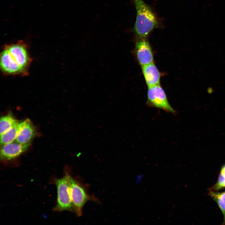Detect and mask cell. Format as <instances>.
Returning <instances> with one entry per match:
<instances>
[{"mask_svg": "<svg viewBox=\"0 0 225 225\" xmlns=\"http://www.w3.org/2000/svg\"><path fill=\"white\" fill-rule=\"evenodd\" d=\"M146 103L149 107L162 109L174 115L177 113L170 104L164 90L160 85L148 87Z\"/></svg>", "mask_w": 225, "mask_h": 225, "instance_id": "5b68a950", "label": "cell"}, {"mask_svg": "<svg viewBox=\"0 0 225 225\" xmlns=\"http://www.w3.org/2000/svg\"><path fill=\"white\" fill-rule=\"evenodd\" d=\"M19 123L17 120L12 127L3 134L0 135V143L3 145L15 141L20 130Z\"/></svg>", "mask_w": 225, "mask_h": 225, "instance_id": "30bf717a", "label": "cell"}, {"mask_svg": "<svg viewBox=\"0 0 225 225\" xmlns=\"http://www.w3.org/2000/svg\"><path fill=\"white\" fill-rule=\"evenodd\" d=\"M135 52L138 62L142 66L153 62L152 50L146 38H139L136 41Z\"/></svg>", "mask_w": 225, "mask_h": 225, "instance_id": "8992f818", "label": "cell"}, {"mask_svg": "<svg viewBox=\"0 0 225 225\" xmlns=\"http://www.w3.org/2000/svg\"><path fill=\"white\" fill-rule=\"evenodd\" d=\"M16 121L14 118L10 113L1 117L0 121V135L10 129Z\"/></svg>", "mask_w": 225, "mask_h": 225, "instance_id": "7c38bea8", "label": "cell"}, {"mask_svg": "<svg viewBox=\"0 0 225 225\" xmlns=\"http://www.w3.org/2000/svg\"><path fill=\"white\" fill-rule=\"evenodd\" d=\"M225 188V164L222 167L217 182L212 188L213 191H218Z\"/></svg>", "mask_w": 225, "mask_h": 225, "instance_id": "4fadbf2b", "label": "cell"}, {"mask_svg": "<svg viewBox=\"0 0 225 225\" xmlns=\"http://www.w3.org/2000/svg\"><path fill=\"white\" fill-rule=\"evenodd\" d=\"M70 190L71 200L75 213L78 217L82 215V209L85 203L89 201L100 203L94 195H89L87 188L80 181L70 175L69 178Z\"/></svg>", "mask_w": 225, "mask_h": 225, "instance_id": "3957f363", "label": "cell"}, {"mask_svg": "<svg viewBox=\"0 0 225 225\" xmlns=\"http://www.w3.org/2000/svg\"><path fill=\"white\" fill-rule=\"evenodd\" d=\"M137 11L133 30L139 38H146L160 24L152 9L143 0H133Z\"/></svg>", "mask_w": 225, "mask_h": 225, "instance_id": "7a4b0ae2", "label": "cell"}, {"mask_svg": "<svg viewBox=\"0 0 225 225\" xmlns=\"http://www.w3.org/2000/svg\"><path fill=\"white\" fill-rule=\"evenodd\" d=\"M142 70L148 87L160 85L161 73L153 62L142 66Z\"/></svg>", "mask_w": 225, "mask_h": 225, "instance_id": "9c48e42d", "label": "cell"}, {"mask_svg": "<svg viewBox=\"0 0 225 225\" xmlns=\"http://www.w3.org/2000/svg\"><path fill=\"white\" fill-rule=\"evenodd\" d=\"M69 172L68 171L65 172L64 177L55 181L57 188V200L54 210L58 211H68L75 213L70 196L69 178L71 175Z\"/></svg>", "mask_w": 225, "mask_h": 225, "instance_id": "277c9868", "label": "cell"}, {"mask_svg": "<svg viewBox=\"0 0 225 225\" xmlns=\"http://www.w3.org/2000/svg\"><path fill=\"white\" fill-rule=\"evenodd\" d=\"M30 142L21 144L15 140L2 145L0 150L1 159L8 161L17 158L27 149L30 146Z\"/></svg>", "mask_w": 225, "mask_h": 225, "instance_id": "52a82bcc", "label": "cell"}, {"mask_svg": "<svg viewBox=\"0 0 225 225\" xmlns=\"http://www.w3.org/2000/svg\"><path fill=\"white\" fill-rule=\"evenodd\" d=\"M20 130L15 141L24 144L30 142L35 134V127L31 121L27 119L19 123Z\"/></svg>", "mask_w": 225, "mask_h": 225, "instance_id": "ba28073f", "label": "cell"}, {"mask_svg": "<svg viewBox=\"0 0 225 225\" xmlns=\"http://www.w3.org/2000/svg\"><path fill=\"white\" fill-rule=\"evenodd\" d=\"M0 68L7 75H27L32 59L22 41L5 45L0 57Z\"/></svg>", "mask_w": 225, "mask_h": 225, "instance_id": "6da1fadb", "label": "cell"}, {"mask_svg": "<svg viewBox=\"0 0 225 225\" xmlns=\"http://www.w3.org/2000/svg\"><path fill=\"white\" fill-rule=\"evenodd\" d=\"M209 195L217 203L221 211L223 217V224H225V191L222 192H216L210 190Z\"/></svg>", "mask_w": 225, "mask_h": 225, "instance_id": "8fae6325", "label": "cell"}]
</instances>
